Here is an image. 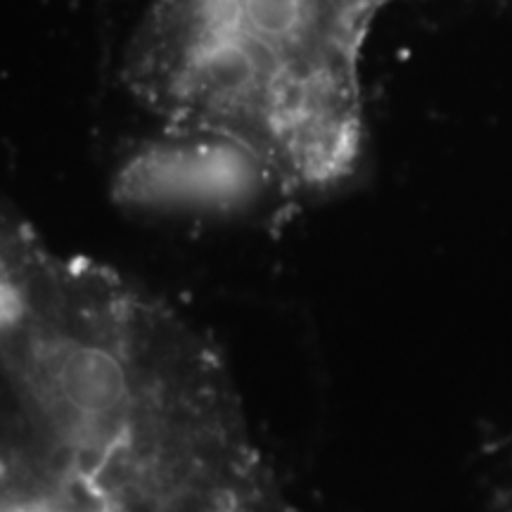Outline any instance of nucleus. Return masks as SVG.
Wrapping results in <instances>:
<instances>
[{
    "label": "nucleus",
    "instance_id": "nucleus-1",
    "mask_svg": "<svg viewBox=\"0 0 512 512\" xmlns=\"http://www.w3.org/2000/svg\"><path fill=\"white\" fill-rule=\"evenodd\" d=\"M399 0H155L124 83L164 131L228 140L280 200L325 195L363 155L361 62Z\"/></svg>",
    "mask_w": 512,
    "mask_h": 512
},
{
    "label": "nucleus",
    "instance_id": "nucleus-2",
    "mask_svg": "<svg viewBox=\"0 0 512 512\" xmlns=\"http://www.w3.org/2000/svg\"><path fill=\"white\" fill-rule=\"evenodd\" d=\"M147 297L36 233L0 259V494H95L136 411Z\"/></svg>",
    "mask_w": 512,
    "mask_h": 512
},
{
    "label": "nucleus",
    "instance_id": "nucleus-3",
    "mask_svg": "<svg viewBox=\"0 0 512 512\" xmlns=\"http://www.w3.org/2000/svg\"><path fill=\"white\" fill-rule=\"evenodd\" d=\"M126 207L152 211H240L259 200H278L259 162L228 140L174 133L145 143L114 178Z\"/></svg>",
    "mask_w": 512,
    "mask_h": 512
}]
</instances>
